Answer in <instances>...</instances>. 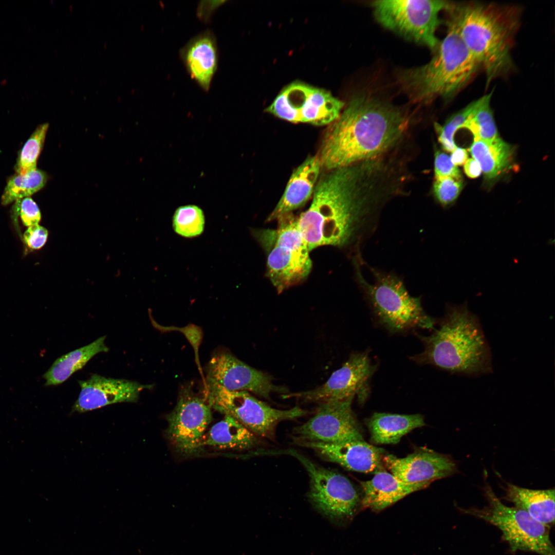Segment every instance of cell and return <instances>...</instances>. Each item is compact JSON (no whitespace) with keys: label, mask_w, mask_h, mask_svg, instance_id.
I'll return each instance as SVG.
<instances>
[{"label":"cell","mask_w":555,"mask_h":555,"mask_svg":"<svg viewBox=\"0 0 555 555\" xmlns=\"http://www.w3.org/2000/svg\"><path fill=\"white\" fill-rule=\"evenodd\" d=\"M327 171L319 178L309 207L297 216L309 251L325 245H358L403 184L397 165L386 156Z\"/></svg>","instance_id":"6da1fadb"},{"label":"cell","mask_w":555,"mask_h":555,"mask_svg":"<svg viewBox=\"0 0 555 555\" xmlns=\"http://www.w3.org/2000/svg\"><path fill=\"white\" fill-rule=\"evenodd\" d=\"M409 125L398 107L369 95L354 96L326 131L318 155L327 171L386 154Z\"/></svg>","instance_id":"7a4b0ae2"},{"label":"cell","mask_w":555,"mask_h":555,"mask_svg":"<svg viewBox=\"0 0 555 555\" xmlns=\"http://www.w3.org/2000/svg\"><path fill=\"white\" fill-rule=\"evenodd\" d=\"M420 338L424 350L412 357L416 362L468 376L492 371L489 345L477 317L466 304L448 306L438 328Z\"/></svg>","instance_id":"3957f363"},{"label":"cell","mask_w":555,"mask_h":555,"mask_svg":"<svg viewBox=\"0 0 555 555\" xmlns=\"http://www.w3.org/2000/svg\"><path fill=\"white\" fill-rule=\"evenodd\" d=\"M464 43L485 71L488 84L513 67L511 50L518 13L493 5L452 4L447 10Z\"/></svg>","instance_id":"277c9868"},{"label":"cell","mask_w":555,"mask_h":555,"mask_svg":"<svg viewBox=\"0 0 555 555\" xmlns=\"http://www.w3.org/2000/svg\"><path fill=\"white\" fill-rule=\"evenodd\" d=\"M444 39L427 64L403 70L397 77L399 85L415 103H429L437 97L448 98L460 90L480 67L449 18Z\"/></svg>","instance_id":"5b68a950"},{"label":"cell","mask_w":555,"mask_h":555,"mask_svg":"<svg viewBox=\"0 0 555 555\" xmlns=\"http://www.w3.org/2000/svg\"><path fill=\"white\" fill-rule=\"evenodd\" d=\"M276 229H254L252 234L266 256L267 275L279 292L299 283L310 273L307 244L292 213L276 219Z\"/></svg>","instance_id":"8992f818"},{"label":"cell","mask_w":555,"mask_h":555,"mask_svg":"<svg viewBox=\"0 0 555 555\" xmlns=\"http://www.w3.org/2000/svg\"><path fill=\"white\" fill-rule=\"evenodd\" d=\"M356 263L359 283L385 328L399 332L414 328H434L435 320L424 312L420 298L411 296L398 277L373 270L374 280L369 283L361 274L359 262Z\"/></svg>","instance_id":"52a82bcc"},{"label":"cell","mask_w":555,"mask_h":555,"mask_svg":"<svg viewBox=\"0 0 555 555\" xmlns=\"http://www.w3.org/2000/svg\"><path fill=\"white\" fill-rule=\"evenodd\" d=\"M484 492L488 502L487 506L461 511L497 527L513 552L521 550L540 555H555L549 537L550 528L534 520L523 510L504 505L487 483Z\"/></svg>","instance_id":"ba28073f"},{"label":"cell","mask_w":555,"mask_h":555,"mask_svg":"<svg viewBox=\"0 0 555 555\" xmlns=\"http://www.w3.org/2000/svg\"><path fill=\"white\" fill-rule=\"evenodd\" d=\"M452 3L439 0H379L371 6L375 17L385 28L434 51L440 12Z\"/></svg>","instance_id":"9c48e42d"},{"label":"cell","mask_w":555,"mask_h":555,"mask_svg":"<svg viewBox=\"0 0 555 555\" xmlns=\"http://www.w3.org/2000/svg\"><path fill=\"white\" fill-rule=\"evenodd\" d=\"M203 397L211 409L237 420L257 437L274 440L278 424L305 415L307 411L295 406L288 410L271 407L248 392L230 391L205 385Z\"/></svg>","instance_id":"30bf717a"},{"label":"cell","mask_w":555,"mask_h":555,"mask_svg":"<svg viewBox=\"0 0 555 555\" xmlns=\"http://www.w3.org/2000/svg\"><path fill=\"white\" fill-rule=\"evenodd\" d=\"M344 105L327 90L295 81L285 87L266 110L292 123L323 126L335 121Z\"/></svg>","instance_id":"8fae6325"},{"label":"cell","mask_w":555,"mask_h":555,"mask_svg":"<svg viewBox=\"0 0 555 555\" xmlns=\"http://www.w3.org/2000/svg\"><path fill=\"white\" fill-rule=\"evenodd\" d=\"M283 453L295 457L305 467L310 478L308 498L320 513L334 522L353 515L360 498L347 477L317 465L294 450L288 449Z\"/></svg>","instance_id":"7c38bea8"},{"label":"cell","mask_w":555,"mask_h":555,"mask_svg":"<svg viewBox=\"0 0 555 555\" xmlns=\"http://www.w3.org/2000/svg\"><path fill=\"white\" fill-rule=\"evenodd\" d=\"M211 408L191 386L179 392L176 406L166 416V436L175 451L184 456L197 453L212 419Z\"/></svg>","instance_id":"4fadbf2b"},{"label":"cell","mask_w":555,"mask_h":555,"mask_svg":"<svg viewBox=\"0 0 555 555\" xmlns=\"http://www.w3.org/2000/svg\"><path fill=\"white\" fill-rule=\"evenodd\" d=\"M354 398L320 403L312 417L293 430V440L298 444L364 440L351 409Z\"/></svg>","instance_id":"5bb4252c"},{"label":"cell","mask_w":555,"mask_h":555,"mask_svg":"<svg viewBox=\"0 0 555 555\" xmlns=\"http://www.w3.org/2000/svg\"><path fill=\"white\" fill-rule=\"evenodd\" d=\"M374 371L375 366L366 351L354 353L322 385L283 397H295L321 403L345 400L357 395L362 403L368 395L369 381Z\"/></svg>","instance_id":"9a60e30c"},{"label":"cell","mask_w":555,"mask_h":555,"mask_svg":"<svg viewBox=\"0 0 555 555\" xmlns=\"http://www.w3.org/2000/svg\"><path fill=\"white\" fill-rule=\"evenodd\" d=\"M206 373L205 385L230 391L250 392L266 399L272 392H286L284 387L274 385L269 375L226 351L213 354L207 366Z\"/></svg>","instance_id":"2e32d148"},{"label":"cell","mask_w":555,"mask_h":555,"mask_svg":"<svg viewBox=\"0 0 555 555\" xmlns=\"http://www.w3.org/2000/svg\"><path fill=\"white\" fill-rule=\"evenodd\" d=\"M382 461L390 473L408 483H432L458 471L457 465L451 457L425 449L403 458L384 454Z\"/></svg>","instance_id":"e0dca14e"},{"label":"cell","mask_w":555,"mask_h":555,"mask_svg":"<svg viewBox=\"0 0 555 555\" xmlns=\"http://www.w3.org/2000/svg\"><path fill=\"white\" fill-rule=\"evenodd\" d=\"M79 397L72 408L74 412L84 413L121 402H137L140 393L150 389L152 384H142L124 379L106 378L92 374L86 380L78 381Z\"/></svg>","instance_id":"ac0fdd59"},{"label":"cell","mask_w":555,"mask_h":555,"mask_svg":"<svg viewBox=\"0 0 555 555\" xmlns=\"http://www.w3.org/2000/svg\"><path fill=\"white\" fill-rule=\"evenodd\" d=\"M299 446L313 450L326 460L351 471L375 473L383 470V451L364 440L325 443L303 442Z\"/></svg>","instance_id":"d6986e66"},{"label":"cell","mask_w":555,"mask_h":555,"mask_svg":"<svg viewBox=\"0 0 555 555\" xmlns=\"http://www.w3.org/2000/svg\"><path fill=\"white\" fill-rule=\"evenodd\" d=\"M179 55L190 77L202 90L208 91L218 63L214 34L207 30L192 38L181 48Z\"/></svg>","instance_id":"ffe728a7"},{"label":"cell","mask_w":555,"mask_h":555,"mask_svg":"<svg viewBox=\"0 0 555 555\" xmlns=\"http://www.w3.org/2000/svg\"><path fill=\"white\" fill-rule=\"evenodd\" d=\"M322 168L318 156H309L299 165L267 220H276L303 206L312 196Z\"/></svg>","instance_id":"44dd1931"},{"label":"cell","mask_w":555,"mask_h":555,"mask_svg":"<svg viewBox=\"0 0 555 555\" xmlns=\"http://www.w3.org/2000/svg\"><path fill=\"white\" fill-rule=\"evenodd\" d=\"M431 483H408L391 473L380 471L371 479L360 482L363 493L362 505L379 511L413 492L426 488Z\"/></svg>","instance_id":"7402d4cb"},{"label":"cell","mask_w":555,"mask_h":555,"mask_svg":"<svg viewBox=\"0 0 555 555\" xmlns=\"http://www.w3.org/2000/svg\"><path fill=\"white\" fill-rule=\"evenodd\" d=\"M469 151L479 164L488 186L513 166L514 147L499 137L490 141L474 139Z\"/></svg>","instance_id":"603a6c76"},{"label":"cell","mask_w":555,"mask_h":555,"mask_svg":"<svg viewBox=\"0 0 555 555\" xmlns=\"http://www.w3.org/2000/svg\"><path fill=\"white\" fill-rule=\"evenodd\" d=\"M503 499L527 512L536 521L550 528L555 516L554 489L533 490L507 483Z\"/></svg>","instance_id":"cb8c5ba5"},{"label":"cell","mask_w":555,"mask_h":555,"mask_svg":"<svg viewBox=\"0 0 555 555\" xmlns=\"http://www.w3.org/2000/svg\"><path fill=\"white\" fill-rule=\"evenodd\" d=\"M257 436L234 418L225 415L207 431L202 443L216 450L243 451L258 444Z\"/></svg>","instance_id":"d4e9b609"},{"label":"cell","mask_w":555,"mask_h":555,"mask_svg":"<svg viewBox=\"0 0 555 555\" xmlns=\"http://www.w3.org/2000/svg\"><path fill=\"white\" fill-rule=\"evenodd\" d=\"M371 439L376 444H396L405 434L425 425L419 414L403 415L375 413L368 419Z\"/></svg>","instance_id":"484cf974"},{"label":"cell","mask_w":555,"mask_h":555,"mask_svg":"<svg viewBox=\"0 0 555 555\" xmlns=\"http://www.w3.org/2000/svg\"><path fill=\"white\" fill-rule=\"evenodd\" d=\"M106 337L98 338L92 343L70 351L57 359L44 374L46 386L60 384L73 373L81 369L95 355L106 352Z\"/></svg>","instance_id":"4316f807"},{"label":"cell","mask_w":555,"mask_h":555,"mask_svg":"<svg viewBox=\"0 0 555 555\" xmlns=\"http://www.w3.org/2000/svg\"><path fill=\"white\" fill-rule=\"evenodd\" d=\"M492 94L473 102L472 109L462 127L472 134L474 139L490 141L499 137L490 107Z\"/></svg>","instance_id":"83f0119b"},{"label":"cell","mask_w":555,"mask_h":555,"mask_svg":"<svg viewBox=\"0 0 555 555\" xmlns=\"http://www.w3.org/2000/svg\"><path fill=\"white\" fill-rule=\"evenodd\" d=\"M47 180V174L38 169L23 175L15 173L7 181L1 197L2 204L6 206L30 197L44 188Z\"/></svg>","instance_id":"f1b7e54d"},{"label":"cell","mask_w":555,"mask_h":555,"mask_svg":"<svg viewBox=\"0 0 555 555\" xmlns=\"http://www.w3.org/2000/svg\"><path fill=\"white\" fill-rule=\"evenodd\" d=\"M205 218L203 211L195 205L178 207L173 216V228L178 235L192 238L201 235L205 228Z\"/></svg>","instance_id":"f546056e"},{"label":"cell","mask_w":555,"mask_h":555,"mask_svg":"<svg viewBox=\"0 0 555 555\" xmlns=\"http://www.w3.org/2000/svg\"><path fill=\"white\" fill-rule=\"evenodd\" d=\"M49 124L39 125L26 141L16 160V173L23 175L35 170L38 158L41 153Z\"/></svg>","instance_id":"4dcf8cb0"},{"label":"cell","mask_w":555,"mask_h":555,"mask_svg":"<svg viewBox=\"0 0 555 555\" xmlns=\"http://www.w3.org/2000/svg\"><path fill=\"white\" fill-rule=\"evenodd\" d=\"M472 108L473 102L451 116L443 125L442 126L437 123H434L438 141L445 151L452 152L457 147L454 139L455 133L458 129L462 127Z\"/></svg>","instance_id":"1f68e13d"},{"label":"cell","mask_w":555,"mask_h":555,"mask_svg":"<svg viewBox=\"0 0 555 555\" xmlns=\"http://www.w3.org/2000/svg\"><path fill=\"white\" fill-rule=\"evenodd\" d=\"M463 186L461 178H435L433 184V191L436 200L441 206L446 207L455 201L462 189Z\"/></svg>","instance_id":"d6a6232c"},{"label":"cell","mask_w":555,"mask_h":555,"mask_svg":"<svg viewBox=\"0 0 555 555\" xmlns=\"http://www.w3.org/2000/svg\"><path fill=\"white\" fill-rule=\"evenodd\" d=\"M15 202V212L20 214L25 226L29 227L39 225L41 219V212L36 203L30 197Z\"/></svg>","instance_id":"836d02e7"},{"label":"cell","mask_w":555,"mask_h":555,"mask_svg":"<svg viewBox=\"0 0 555 555\" xmlns=\"http://www.w3.org/2000/svg\"><path fill=\"white\" fill-rule=\"evenodd\" d=\"M434 175L435 178H461L459 170L453 163L450 156L439 150H436L434 154Z\"/></svg>","instance_id":"e575fe53"},{"label":"cell","mask_w":555,"mask_h":555,"mask_svg":"<svg viewBox=\"0 0 555 555\" xmlns=\"http://www.w3.org/2000/svg\"><path fill=\"white\" fill-rule=\"evenodd\" d=\"M48 231L44 227L36 225L29 227L23 234L25 244L31 249H39L46 243Z\"/></svg>","instance_id":"d590c367"},{"label":"cell","mask_w":555,"mask_h":555,"mask_svg":"<svg viewBox=\"0 0 555 555\" xmlns=\"http://www.w3.org/2000/svg\"><path fill=\"white\" fill-rule=\"evenodd\" d=\"M226 1H201L197 9V16L201 21L207 22L210 21L215 10L221 6Z\"/></svg>","instance_id":"8d00e7d4"},{"label":"cell","mask_w":555,"mask_h":555,"mask_svg":"<svg viewBox=\"0 0 555 555\" xmlns=\"http://www.w3.org/2000/svg\"><path fill=\"white\" fill-rule=\"evenodd\" d=\"M464 171L467 176L471 178L479 177L482 173L479 164L473 158L467 159L464 164Z\"/></svg>","instance_id":"74e56055"},{"label":"cell","mask_w":555,"mask_h":555,"mask_svg":"<svg viewBox=\"0 0 555 555\" xmlns=\"http://www.w3.org/2000/svg\"><path fill=\"white\" fill-rule=\"evenodd\" d=\"M468 152L465 149L457 147L452 152L450 156L453 163L456 165L464 164L468 159Z\"/></svg>","instance_id":"f35d334b"}]
</instances>
